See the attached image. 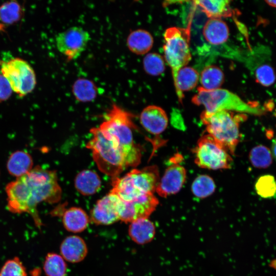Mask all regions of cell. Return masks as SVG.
I'll list each match as a JSON object with an SVG mask.
<instances>
[{
    "label": "cell",
    "instance_id": "4fadbf2b",
    "mask_svg": "<svg viewBox=\"0 0 276 276\" xmlns=\"http://www.w3.org/2000/svg\"><path fill=\"white\" fill-rule=\"evenodd\" d=\"M121 199L109 192L98 200L90 213V220L97 225H110L120 220Z\"/></svg>",
    "mask_w": 276,
    "mask_h": 276
},
{
    "label": "cell",
    "instance_id": "83f0119b",
    "mask_svg": "<svg viewBox=\"0 0 276 276\" xmlns=\"http://www.w3.org/2000/svg\"><path fill=\"white\" fill-rule=\"evenodd\" d=\"M20 4L15 1L7 2L0 6V20L5 24H12L20 20L22 16Z\"/></svg>",
    "mask_w": 276,
    "mask_h": 276
},
{
    "label": "cell",
    "instance_id": "7a4b0ae2",
    "mask_svg": "<svg viewBox=\"0 0 276 276\" xmlns=\"http://www.w3.org/2000/svg\"><path fill=\"white\" fill-rule=\"evenodd\" d=\"M133 116L116 104L105 115L99 128L117 142L127 167H136L141 163L142 150L135 143L132 130Z\"/></svg>",
    "mask_w": 276,
    "mask_h": 276
},
{
    "label": "cell",
    "instance_id": "ac0fdd59",
    "mask_svg": "<svg viewBox=\"0 0 276 276\" xmlns=\"http://www.w3.org/2000/svg\"><path fill=\"white\" fill-rule=\"evenodd\" d=\"M155 226L148 218H141L130 223L128 234L131 240L137 244L151 242L155 235Z\"/></svg>",
    "mask_w": 276,
    "mask_h": 276
},
{
    "label": "cell",
    "instance_id": "9a60e30c",
    "mask_svg": "<svg viewBox=\"0 0 276 276\" xmlns=\"http://www.w3.org/2000/svg\"><path fill=\"white\" fill-rule=\"evenodd\" d=\"M60 251L64 260L75 263L85 259L88 248L85 241L81 237L71 235L65 238L62 241Z\"/></svg>",
    "mask_w": 276,
    "mask_h": 276
},
{
    "label": "cell",
    "instance_id": "6da1fadb",
    "mask_svg": "<svg viewBox=\"0 0 276 276\" xmlns=\"http://www.w3.org/2000/svg\"><path fill=\"white\" fill-rule=\"evenodd\" d=\"M5 192L8 210L14 214H29L39 229L43 223L37 205L42 202L57 203L62 195L56 172L40 166L8 183Z\"/></svg>",
    "mask_w": 276,
    "mask_h": 276
},
{
    "label": "cell",
    "instance_id": "8992f818",
    "mask_svg": "<svg viewBox=\"0 0 276 276\" xmlns=\"http://www.w3.org/2000/svg\"><path fill=\"white\" fill-rule=\"evenodd\" d=\"M192 101L195 105L203 106L206 113L225 110L258 115L263 112L257 105L245 102L236 94L222 88L207 90L199 87Z\"/></svg>",
    "mask_w": 276,
    "mask_h": 276
},
{
    "label": "cell",
    "instance_id": "d590c367",
    "mask_svg": "<svg viewBox=\"0 0 276 276\" xmlns=\"http://www.w3.org/2000/svg\"><path fill=\"white\" fill-rule=\"evenodd\" d=\"M265 2L270 6L276 8V1H266Z\"/></svg>",
    "mask_w": 276,
    "mask_h": 276
},
{
    "label": "cell",
    "instance_id": "7c38bea8",
    "mask_svg": "<svg viewBox=\"0 0 276 276\" xmlns=\"http://www.w3.org/2000/svg\"><path fill=\"white\" fill-rule=\"evenodd\" d=\"M180 157L178 155L170 159L171 164L158 182L155 192L162 197H167L178 192L186 181V169L178 164L181 161Z\"/></svg>",
    "mask_w": 276,
    "mask_h": 276
},
{
    "label": "cell",
    "instance_id": "e575fe53",
    "mask_svg": "<svg viewBox=\"0 0 276 276\" xmlns=\"http://www.w3.org/2000/svg\"><path fill=\"white\" fill-rule=\"evenodd\" d=\"M271 149L272 153L276 158V137L272 141Z\"/></svg>",
    "mask_w": 276,
    "mask_h": 276
},
{
    "label": "cell",
    "instance_id": "277c9868",
    "mask_svg": "<svg viewBox=\"0 0 276 276\" xmlns=\"http://www.w3.org/2000/svg\"><path fill=\"white\" fill-rule=\"evenodd\" d=\"M110 192L123 201H128L141 196L153 194L159 181V174L156 165L141 169H133L123 177L111 178Z\"/></svg>",
    "mask_w": 276,
    "mask_h": 276
},
{
    "label": "cell",
    "instance_id": "ffe728a7",
    "mask_svg": "<svg viewBox=\"0 0 276 276\" xmlns=\"http://www.w3.org/2000/svg\"><path fill=\"white\" fill-rule=\"evenodd\" d=\"M90 219L87 213L79 207H71L66 210L62 216L64 227L68 232L78 233L87 227Z\"/></svg>",
    "mask_w": 276,
    "mask_h": 276
},
{
    "label": "cell",
    "instance_id": "d6a6232c",
    "mask_svg": "<svg viewBox=\"0 0 276 276\" xmlns=\"http://www.w3.org/2000/svg\"><path fill=\"white\" fill-rule=\"evenodd\" d=\"M257 81L264 86L272 85L275 81V75L272 67L267 64L259 66L255 71Z\"/></svg>",
    "mask_w": 276,
    "mask_h": 276
},
{
    "label": "cell",
    "instance_id": "1f68e13d",
    "mask_svg": "<svg viewBox=\"0 0 276 276\" xmlns=\"http://www.w3.org/2000/svg\"><path fill=\"white\" fill-rule=\"evenodd\" d=\"M0 276H27L25 266L18 257L8 260L0 270Z\"/></svg>",
    "mask_w": 276,
    "mask_h": 276
},
{
    "label": "cell",
    "instance_id": "ba28073f",
    "mask_svg": "<svg viewBox=\"0 0 276 276\" xmlns=\"http://www.w3.org/2000/svg\"><path fill=\"white\" fill-rule=\"evenodd\" d=\"M195 164L199 167L226 169L231 167L233 159L228 152L209 134L203 135L193 150Z\"/></svg>",
    "mask_w": 276,
    "mask_h": 276
},
{
    "label": "cell",
    "instance_id": "5bb4252c",
    "mask_svg": "<svg viewBox=\"0 0 276 276\" xmlns=\"http://www.w3.org/2000/svg\"><path fill=\"white\" fill-rule=\"evenodd\" d=\"M140 121L142 126L150 133L158 135L164 132L168 124V118L160 107L151 105L141 112Z\"/></svg>",
    "mask_w": 276,
    "mask_h": 276
},
{
    "label": "cell",
    "instance_id": "d4e9b609",
    "mask_svg": "<svg viewBox=\"0 0 276 276\" xmlns=\"http://www.w3.org/2000/svg\"><path fill=\"white\" fill-rule=\"evenodd\" d=\"M72 91L78 101L88 102L96 98L98 88L92 81L85 78H79L74 83Z\"/></svg>",
    "mask_w": 276,
    "mask_h": 276
},
{
    "label": "cell",
    "instance_id": "836d02e7",
    "mask_svg": "<svg viewBox=\"0 0 276 276\" xmlns=\"http://www.w3.org/2000/svg\"><path fill=\"white\" fill-rule=\"evenodd\" d=\"M13 91L8 80L2 74H0V102L8 100Z\"/></svg>",
    "mask_w": 276,
    "mask_h": 276
},
{
    "label": "cell",
    "instance_id": "f1b7e54d",
    "mask_svg": "<svg viewBox=\"0 0 276 276\" xmlns=\"http://www.w3.org/2000/svg\"><path fill=\"white\" fill-rule=\"evenodd\" d=\"M143 68L150 75L156 76L161 75L165 70V60L157 53H149L143 60Z\"/></svg>",
    "mask_w": 276,
    "mask_h": 276
},
{
    "label": "cell",
    "instance_id": "30bf717a",
    "mask_svg": "<svg viewBox=\"0 0 276 276\" xmlns=\"http://www.w3.org/2000/svg\"><path fill=\"white\" fill-rule=\"evenodd\" d=\"M89 33L82 28L74 26L59 33L56 37L58 50L68 61L78 58L90 40Z\"/></svg>",
    "mask_w": 276,
    "mask_h": 276
},
{
    "label": "cell",
    "instance_id": "3957f363",
    "mask_svg": "<svg viewBox=\"0 0 276 276\" xmlns=\"http://www.w3.org/2000/svg\"><path fill=\"white\" fill-rule=\"evenodd\" d=\"M90 132L92 137L86 147L91 151L98 169L111 178L119 177L127 166L117 143L99 127L91 128Z\"/></svg>",
    "mask_w": 276,
    "mask_h": 276
},
{
    "label": "cell",
    "instance_id": "74e56055",
    "mask_svg": "<svg viewBox=\"0 0 276 276\" xmlns=\"http://www.w3.org/2000/svg\"><path fill=\"white\" fill-rule=\"evenodd\" d=\"M275 116H276V113H275Z\"/></svg>",
    "mask_w": 276,
    "mask_h": 276
},
{
    "label": "cell",
    "instance_id": "f546056e",
    "mask_svg": "<svg viewBox=\"0 0 276 276\" xmlns=\"http://www.w3.org/2000/svg\"><path fill=\"white\" fill-rule=\"evenodd\" d=\"M272 153L266 146L258 145L253 148L249 153V160L256 168H266L272 163Z\"/></svg>",
    "mask_w": 276,
    "mask_h": 276
},
{
    "label": "cell",
    "instance_id": "8d00e7d4",
    "mask_svg": "<svg viewBox=\"0 0 276 276\" xmlns=\"http://www.w3.org/2000/svg\"><path fill=\"white\" fill-rule=\"evenodd\" d=\"M4 25L3 24L0 22V31L4 30Z\"/></svg>",
    "mask_w": 276,
    "mask_h": 276
},
{
    "label": "cell",
    "instance_id": "52a82bcc",
    "mask_svg": "<svg viewBox=\"0 0 276 276\" xmlns=\"http://www.w3.org/2000/svg\"><path fill=\"white\" fill-rule=\"evenodd\" d=\"M164 60L170 67L173 83L178 71L186 66L191 59L190 33L189 29L170 27L164 34Z\"/></svg>",
    "mask_w": 276,
    "mask_h": 276
},
{
    "label": "cell",
    "instance_id": "8fae6325",
    "mask_svg": "<svg viewBox=\"0 0 276 276\" xmlns=\"http://www.w3.org/2000/svg\"><path fill=\"white\" fill-rule=\"evenodd\" d=\"M158 203L153 194H145L128 201L121 200L120 220L127 223L141 218H148Z\"/></svg>",
    "mask_w": 276,
    "mask_h": 276
},
{
    "label": "cell",
    "instance_id": "44dd1931",
    "mask_svg": "<svg viewBox=\"0 0 276 276\" xmlns=\"http://www.w3.org/2000/svg\"><path fill=\"white\" fill-rule=\"evenodd\" d=\"M74 185L76 190L82 195L89 196L99 190L101 186V180L96 172L84 170L75 177Z\"/></svg>",
    "mask_w": 276,
    "mask_h": 276
},
{
    "label": "cell",
    "instance_id": "603a6c76",
    "mask_svg": "<svg viewBox=\"0 0 276 276\" xmlns=\"http://www.w3.org/2000/svg\"><path fill=\"white\" fill-rule=\"evenodd\" d=\"M194 4L210 18H220L230 17L233 12L230 1L227 0L194 1Z\"/></svg>",
    "mask_w": 276,
    "mask_h": 276
},
{
    "label": "cell",
    "instance_id": "cb8c5ba5",
    "mask_svg": "<svg viewBox=\"0 0 276 276\" xmlns=\"http://www.w3.org/2000/svg\"><path fill=\"white\" fill-rule=\"evenodd\" d=\"M224 80L223 72L219 67L214 65L205 67L201 71L199 77L201 87L207 90L221 88Z\"/></svg>",
    "mask_w": 276,
    "mask_h": 276
},
{
    "label": "cell",
    "instance_id": "484cf974",
    "mask_svg": "<svg viewBox=\"0 0 276 276\" xmlns=\"http://www.w3.org/2000/svg\"><path fill=\"white\" fill-rule=\"evenodd\" d=\"M43 269L47 276H66L67 264L62 257L49 252L45 256Z\"/></svg>",
    "mask_w": 276,
    "mask_h": 276
},
{
    "label": "cell",
    "instance_id": "9c48e42d",
    "mask_svg": "<svg viewBox=\"0 0 276 276\" xmlns=\"http://www.w3.org/2000/svg\"><path fill=\"white\" fill-rule=\"evenodd\" d=\"M2 74L9 82L13 91L20 97L30 93L36 84L33 68L25 60L16 57L1 62Z\"/></svg>",
    "mask_w": 276,
    "mask_h": 276
},
{
    "label": "cell",
    "instance_id": "2e32d148",
    "mask_svg": "<svg viewBox=\"0 0 276 276\" xmlns=\"http://www.w3.org/2000/svg\"><path fill=\"white\" fill-rule=\"evenodd\" d=\"M202 34L210 44L218 45L225 43L229 35L226 23L220 18H210L205 23Z\"/></svg>",
    "mask_w": 276,
    "mask_h": 276
},
{
    "label": "cell",
    "instance_id": "d6986e66",
    "mask_svg": "<svg viewBox=\"0 0 276 276\" xmlns=\"http://www.w3.org/2000/svg\"><path fill=\"white\" fill-rule=\"evenodd\" d=\"M153 38L147 30L139 29L131 31L128 35L126 44L132 53L143 55L148 53L153 44Z\"/></svg>",
    "mask_w": 276,
    "mask_h": 276
},
{
    "label": "cell",
    "instance_id": "7402d4cb",
    "mask_svg": "<svg viewBox=\"0 0 276 276\" xmlns=\"http://www.w3.org/2000/svg\"><path fill=\"white\" fill-rule=\"evenodd\" d=\"M199 80V74L193 67L186 66L178 71L174 85L180 102L184 97L183 93L194 89Z\"/></svg>",
    "mask_w": 276,
    "mask_h": 276
},
{
    "label": "cell",
    "instance_id": "4dcf8cb0",
    "mask_svg": "<svg viewBox=\"0 0 276 276\" xmlns=\"http://www.w3.org/2000/svg\"><path fill=\"white\" fill-rule=\"evenodd\" d=\"M257 193L264 198H270L276 194V180L273 176L266 174L260 177L255 184Z\"/></svg>",
    "mask_w": 276,
    "mask_h": 276
},
{
    "label": "cell",
    "instance_id": "e0dca14e",
    "mask_svg": "<svg viewBox=\"0 0 276 276\" xmlns=\"http://www.w3.org/2000/svg\"><path fill=\"white\" fill-rule=\"evenodd\" d=\"M32 156L22 150H16L9 156L6 167L8 173L16 178H19L30 172L33 168Z\"/></svg>",
    "mask_w": 276,
    "mask_h": 276
},
{
    "label": "cell",
    "instance_id": "5b68a950",
    "mask_svg": "<svg viewBox=\"0 0 276 276\" xmlns=\"http://www.w3.org/2000/svg\"><path fill=\"white\" fill-rule=\"evenodd\" d=\"M201 121L208 134L218 141L230 154L233 155L241 139L239 127L246 119L244 114H234L232 111L220 110L213 113L203 111Z\"/></svg>",
    "mask_w": 276,
    "mask_h": 276
},
{
    "label": "cell",
    "instance_id": "4316f807",
    "mask_svg": "<svg viewBox=\"0 0 276 276\" xmlns=\"http://www.w3.org/2000/svg\"><path fill=\"white\" fill-rule=\"evenodd\" d=\"M216 186L213 178L207 175L197 176L193 181L191 190L197 197L204 198L211 195L215 191Z\"/></svg>",
    "mask_w": 276,
    "mask_h": 276
}]
</instances>
